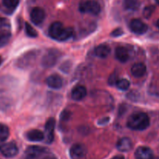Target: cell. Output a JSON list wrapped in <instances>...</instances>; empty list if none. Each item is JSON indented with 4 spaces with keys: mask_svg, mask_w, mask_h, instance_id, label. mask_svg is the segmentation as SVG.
Segmentation results:
<instances>
[{
    "mask_svg": "<svg viewBox=\"0 0 159 159\" xmlns=\"http://www.w3.org/2000/svg\"><path fill=\"white\" fill-rule=\"evenodd\" d=\"M155 6H148L147 7H145V9H144V12H143L144 16L145 18H149L152 16V14L153 13L154 11H155Z\"/></svg>",
    "mask_w": 159,
    "mask_h": 159,
    "instance_id": "obj_25",
    "label": "cell"
},
{
    "mask_svg": "<svg viewBox=\"0 0 159 159\" xmlns=\"http://www.w3.org/2000/svg\"><path fill=\"white\" fill-rule=\"evenodd\" d=\"M123 34H124L123 30L120 29V28H117V29L114 30L110 34V35L113 37H120V36L122 35Z\"/></svg>",
    "mask_w": 159,
    "mask_h": 159,
    "instance_id": "obj_28",
    "label": "cell"
},
{
    "mask_svg": "<svg viewBox=\"0 0 159 159\" xmlns=\"http://www.w3.org/2000/svg\"><path fill=\"white\" fill-rule=\"evenodd\" d=\"M25 30H26V34L30 37H37V35H38L37 31L34 30V28L28 23H25Z\"/></svg>",
    "mask_w": 159,
    "mask_h": 159,
    "instance_id": "obj_23",
    "label": "cell"
},
{
    "mask_svg": "<svg viewBox=\"0 0 159 159\" xmlns=\"http://www.w3.org/2000/svg\"><path fill=\"white\" fill-rule=\"evenodd\" d=\"M152 159H159V158H158H158H154V157H153V158H152Z\"/></svg>",
    "mask_w": 159,
    "mask_h": 159,
    "instance_id": "obj_32",
    "label": "cell"
},
{
    "mask_svg": "<svg viewBox=\"0 0 159 159\" xmlns=\"http://www.w3.org/2000/svg\"><path fill=\"white\" fill-rule=\"evenodd\" d=\"M9 136V130L6 126L0 124V141H5Z\"/></svg>",
    "mask_w": 159,
    "mask_h": 159,
    "instance_id": "obj_19",
    "label": "cell"
},
{
    "mask_svg": "<svg viewBox=\"0 0 159 159\" xmlns=\"http://www.w3.org/2000/svg\"><path fill=\"white\" fill-rule=\"evenodd\" d=\"M112 159H124V157L122 156V155H118V156L114 157V158Z\"/></svg>",
    "mask_w": 159,
    "mask_h": 159,
    "instance_id": "obj_29",
    "label": "cell"
},
{
    "mask_svg": "<svg viewBox=\"0 0 159 159\" xmlns=\"http://www.w3.org/2000/svg\"><path fill=\"white\" fill-rule=\"evenodd\" d=\"M124 6L127 9L135 10L139 7V2L138 0H125Z\"/></svg>",
    "mask_w": 159,
    "mask_h": 159,
    "instance_id": "obj_21",
    "label": "cell"
},
{
    "mask_svg": "<svg viewBox=\"0 0 159 159\" xmlns=\"http://www.w3.org/2000/svg\"><path fill=\"white\" fill-rule=\"evenodd\" d=\"M9 27H10V23L9 20L6 18L0 17V29H6Z\"/></svg>",
    "mask_w": 159,
    "mask_h": 159,
    "instance_id": "obj_26",
    "label": "cell"
},
{
    "mask_svg": "<svg viewBox=\"0 0 159 159\" xmlns=\"http://www.w3.org/2000/svg\"><path fill=\"white\" fill-rule=\"evenodd\" d=\"M110 48L107 44H100L95 49V54L97 57L105 58L110 54Z\"/></svg>",
    "mask_w": 159,
    "mask_h": 159,
    "instance_id": "obj_17",
    "label": "cell"
},
{
    "mask_svg": "<svg viewBox=\"0 0 159 159\" xmlns=\"http://www.w3.org/2000/svg\"><path fill=\"white\" fill-rule=\"evenodd\" d=\"M150 125V119L144 113L132 114L127 120V127L134 130H144Z\"/></svg>",
    "mask_w": 159,
    "mask_h": 159,
    "instance_id": "obj_2",
    "label": "cell"
},
{
    "mask_svg": "<svg viewBox=\"0 0 159 159\" xmlns=\"http://www.w3.org/2000/svg\"><path fill=\"white\" fill-rule=\"evenodd\" d=\"M79 10L84 13H90L93 15H97L101 10L99 3L94 0H87L82 2L79 4Z\"/></svg>",
    "mask_w": 159,
    "mask_h": 159,
    "instance_id": "obj_4",
    "label": "cell"
},
{
    "mask_svg": "<svg viewBox=\"0 0 159 159\" xmlns=\"http://www.w3.org/2000/svg\"><path fill=\"white\" fill-rule=\"evenodd\" d=\"M55 127V120L50 118L45 124V132H46L47 142L51 143L54 140V131Z\"/></svg>",
    "mask_w": 159,
    "mask_h": 159,
    "instance_id": "obj_12",
    "label": "cell"
},
{
    "mask_svg": "<svg viewBox=\"0 0 159 159\" xmlns=\"http://www.w3.org/2000/svg\"><path fill=\"white\" fill-rule=\"evenodd\" d=\"M46 83L50 88L59 89L63 85V80L58 75H51L46 79Z\"/></svg>",
    "mask_w": 159,
    "mask_h": 159,
    "instance_id": "obj_10",
    "label": "cell"
},
{
    "mask_svg": "<svg viewBox=\"0 0 159 159\" xmlns=\"http://www.w3.org/2000/svg\"><path fill=\"white\" fill-rule=\"evenodd\" d=\"M155 1L157 2V3H158V4H159V0H155Z\"/></svg>",
    "mask_w": 159,
    "mask_h": 159,
    "instance_id": "obj_33",
    "label": "cell"
},
{
    "mask_svg": "<svg viewBox=\"0 0 159 159\" xmlns=\"http://www.w3.org/2000/svg\"><path fill=\"white\" fill-rule=\"evenodd\" d=\"M86 96V89L82 85H77L71 91V98L75 100H82Z\"/></svg>",
    "mask_w": 159,
    "mask_h": 159,
    "instance_id": "obj_14",
    "label": "cell"
},
{
    "mask_svg": "<svg viewBox=\"0 0 159 159\" xmlns=\"http://www.w3.org/2000/svg\"><path fill=\"white\" fill-rule=\"evenodd\" d=\"M44 148L39 146H30L25 152V159H34L43 153Z\"/></svg>",
    "mask_w": 159,
    "mask_h": 159,
    "instance_id": "obj_11",
    "label": "cell"
},
{
    "mask_svg": "<svg viewBox=\"0 0 159 159\" xmlns=\"http://www.w3.org/2000/svg\"><path fill=\"white\" fill-rule=\"evenodd\" d=\"M45 18V12L40 7H36L32 9L30 12V20L34 24L40 25L43 23Z\"/></svg>",
    "mask_w": 159,
    "mask_h": 159,
    "instance_id": "obj_8",
    "label": "cell"
},
{
    "mask_svg": "<svg viewBox=\"0 0 159 159\" xmlns=\"http://www.w3.org/2000/svg\"><path fill=\"white\" fill-rule=\"evenodd\" d=\"M146 66L143 63L138 62L134 64L131 68V73L133 76L136 78H141L145 74Z\"/></svg>",
    "mask_w": 159,
    "mask_h": 159,
    "instance_id": "obj_15",
    "label": "cell"
},
{
    "mask_svg": "<svg viewBox=\"0 0 159 159\" xmlns=\"http://www.w3.org/2000/svg\"><path fill=\"white\" fill-rule=\"evenodd\" d=\"M116 59L120 62H126L129 58V53L124 47H118L115 51Z\"/></svg>",
    "mask_w": 159,
    "mask_h": 159,
    "instance_id": "obj_18",
    "label": "cell"
},
{
    "mask_svg": "<svg viewBox=\"0 0 159 159\" xmlns=\"http://www.w3.org/2000/svg\"><path fill=\"white\" fill-rule=\"evenodd\" d=\"M132 141L128 138H123L119 140L116 144V148L118 151L122 152H129L132 148Z\"/></svg>",
    "mask_w": 159,
    "mask_h": 159,
    "instance_id": "obj_13",
    "label": "cell"
},
{
    "mask_svg": "<svg viewBox=\"0 0 159 159\" xmlns=\"http://www.w3.org/2000/svg\"><path fill=\"white\" fill-rule=\"evenodd\" d=\"M20 0H3V5L9 9H14L19 4Z\"/></svg>",
    "mask_w": 159,
    "mask_h": 159,
    "instance_id": "obj_24",
    "label": "cell"
},
{
    "mask_svg": "<svg viewBox=\"0 0 159 159\" xmlns=\"http://www.w3.org/2000/svg\"><path fill=\"white\" fill-rule=\"evenodd\" d=\"M18 148L15 143H5L0 146V152L6 158H12L18 154Z\"/></svg>",
    "mask_w": 159,
    "mask_h": 159,
    "instance_id": "obj_5",
    "label": "cell"
},
{
    "mask_svg": "<svg viewBox=\"0 0 159 159\" xmlns=\"http://www.w3.org/2000/svg\"><path fill=\"white\" fill-rule=\"evenodd\" d=\"M130 28L132 32L136 34H144L148 30L147 25L138 19L131 20L130 23Z\"/></svg>",
    "mask_w": 159,
    "mask_h": 159,
    "instance_id": "obj_6",
    "label": "cell"
},
{
    "mask_svg": "<svg viewBox=\"0 0 159 159\" xmlns=\"http://www.w3.org/2000/svg\"><path fill=\"white\" fill-rule=\"evenodd\" d=\"M59 57H60V52L57 50H48L42 57V65L44 68H51L57 63Z\"/></svg>",
    "mask_w": 159,
    "mask_h": 159,
    "instance_id": "obj_3",
    "label": "cell"
},
{
    "mask_svg": "<svg viewBox=\"0 0 159 159\" xmlns=\"http://www.w3.org/2000/svg\"><path fill=\"white\" fill-rule=\"evenodd\" d=\"M48 33L51 38L58 41H65L71 37L73 29L71 27H65L61 22H54L50 26Z\"/></svg>",
    "mask_w": 159,
    "mask_h": 159,
    "instance_id": "obj_1",
    "label": "cell"
},
{
    "mask_svg": "<svg viewBox=\"0 0 159 159\" xmlns=\"http://www.w3.org/2000/svg\"><path fill=\"white\" fill-rule=\"evenodd\" d=\"M26 138L30 141L38 142V141H43L44 138V135L40 130H32L27 132L26 134Z\"/></svg>",
    "mask_w": 159,
    "mask_h": 159,
    "instance_id": "obj_16",
    "label": "cell"
},
{
    "mask_svg": "<svg viewBox=\"0 0 159 159\" xmlns=\"http://www.w3.org/2000/svg\"><path fill=\"white\" fill-rule=\"evenodd\" d=\"M11 38V34L9 32H3L0 34V48L6 46L9 43Z\"/></svg>",
    "mask_w": 159,
    "mask_h": 159,
    "instance_id": "obj_20",
    "label": "cell"
},
{
    "mask_svg": "<svg viewBox=\"0 0 159 159\" xmlns=\"http://www.w3.org/2000/svg\"><path fill=\"white\" fill-rule=\"evenodd\" d=\"M86 155V148L81 144H74L70 149V156L72 159H82Z\"/></svg>",
    "mask_w": 159,
    "mask_h": 159,
    "instance_id": "obj_7",
    "label": "cell"
},
{
    "mask_svg": "<svg viewBox=\"0 0 159 159\" xmlns=\"http://www.w3.org/2000/svg\"><path fill=\"white\" fill-rule=\"evenodd\" d=\"M136 159H152L153 158V152L148 147L141 146L139 147L135 152Z\"/></svg>",
    "mask_w": 159,
    "mask_h": 159,
    "instance_id": "obj_9",
    "label": "cell"
},
{
    "mask_svg": "<svg viewBox=\"0 0 159 159\" xmlns=\"http://www.w3.org/2000/svg\"><path fill=\"white\" fill-rule=\"evenodd\" d=\"M2 62V57H0V65H1Z\"/></svg>",
    "mask_w": 159,
    "mask_h": 159,
    "instance_id": "obj_31",
    "label": "cell"
},
{
    "mask_svg": "<svg viewBox=\"0 0 159 159\" xmlns=\"http://www.w3.org/2000/svg\"><path fill=\"white\" fill-rule=\"evenodd\" d=\"M118 75L116 74H112L110 76V78H109V80H108V82L110 85H116V82H117L118 81Z\"/></svg>",
    "mask_w": 159,
    "mask_h": 159,
    "instance_id": "obj_27",
    "label": "cell"
},
{
    "mask_svg": "<svg viewBox=\"0 0 159 159\" xmlns=\"http://www.w3.org/2000/svg\"><path fill=\"white\" fill-rule=\"evenodd\" d=\"M156 24H157V26H158V28L159 29V20H158V21H157V23H156Z\"/></svg>",
    "mask_w": 159,
    "mask_h": 159,
    "instance_id": "obj_30",
    "label": "cell"
},
{
    "mask_svg": "<svg viewBox=\"0 0 159 159\" xmlns=\"http://www.w3.org/2000/svg\"><path fill=\"white\" fill-rule=\"evenodd\" d=\"M116 87L120 90H127L130 87V82L126 79H118L117 82L116 84Z\"/></svg>",
    "mask_w": 159,
    "mask_h": 159,
    "instance_id": "obj_22",
    "label": "cell"
}]
</instances>
